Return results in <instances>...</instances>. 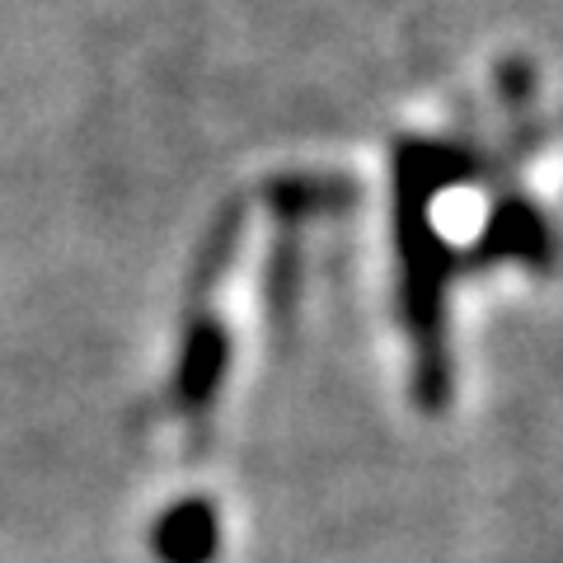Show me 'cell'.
<instances>
[{"mask_svg": "<svg viewBox=\"0 0 563 563\" xmlns=\"http://www.w3.org/2000/svg\"><path fill=\"white\" fill-rule=\"evenodd\" d=\"M221 544L217 512L207 503H184L155 526V554L165 563H211Z\"/></svg>", "mask_w": 563, "mask_h": 563, "instance_id": "obj_1", "label": "cell"}]
</instances>
